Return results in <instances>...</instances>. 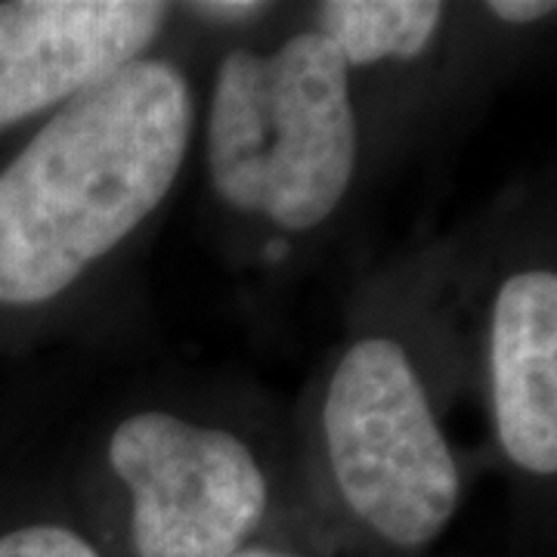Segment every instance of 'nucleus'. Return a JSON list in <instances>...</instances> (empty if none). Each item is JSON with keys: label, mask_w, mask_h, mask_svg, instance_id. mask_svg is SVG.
<instances>
[{"label": "nucleus", "mask_w": 557, "mask_h": 557, "mask_svg": "<svg viewBox=\"0 0 557 557\" xmlns=\"http://www.w3.org/2000/svg\"><path fill=\"white\" fill-rule=\"evenodd\" d=\"M208 161L223 199L285 230H310L344 199L357 164L347 62L319 32L276 53L220 62Z\"/></svg>", "instance_id": "obj_2"}, {"label": "nucleus", "mask_w": 557, "mask_h": 557, "mask_svg": "<svg viewBox=\"0 0 557 557\" xmlns=\"http://www.w3.org/2000/svg\"><path fill=\"white\" fill-rule=\"evenodd\" d=\"M0 557H100V552L65 527H25L0 536Z\"/></svg>", "instance_id": "obj_8"}, {"label": "nucleus", "mask_w": 557, "mask_h": 557, "mask_svg": "<svg viewBox=\"0 0 557 557\" xmlns=\"http://www.w3.org/2000/svg\"><path fill=\"white\" fill-rule=\"evenodd\" d=\"M322 421L341 496L375 533L418 548L446 530L458 468L397 341L366 338L344 354Z\"/></svg>", "instance_id": "obj_3"}, {"label": "nucleus", "mask_w": 557, "mask_h": 557, "mask_svg": "<svg viewBox=\"0 0 557 557\" xmlns=\"http://www.w3.org/2000/svg\"><path fill=\"white\" fill-rule=\"evenodd\" d=\"M490 13L496 20L523 25V22H536L552 16L555 13V3H545V0H493L490 3Z\"/></svg>", "instance_id": "obj_9"}, {"label": "nucleus", "mask_w": 557, "mask_h": 557, "mask_svg": "<svg viewBox=\"0 0 557 557\" xmlns=\"http://www.w3.org/2000/svg\"><path fill=\"white\" fill-rule=\"evenodd\" d=\"M164 16L156 0L0 3V131L137 62Z\"/></svg>", "instance_id": "obj_5"}, {"label": "nucleus", "mask_w": 557, "mask_h": 557, "mask_svg": "<svg viewBox=\"0 0 557 557\" xmlns=\"http://www.w3.org/2000/svg\"><path fill=\"white\" fill-rule=\"evenodd\" d=\"M443 7L434 0H329L319 7V35L347 65L412 60L437 32Z\"/></svg>", "instance_id": "obj_7"}, {"label": "nucleus", "mask_w": 557, "mask_h": 557, "mask_svg": "<svg viewBox=\"0 0 557 557\" xmlns=\"http://www.w3.org/2000/svg\"><path fill=\"white\" fill-rule=\"evenodd\" d=\"M189 13L205 16V20H220V22H245L251 16H258L267 10V3H248V0H218V3H189L186 7Z\"/></svg>", "instance_id": "obj_10"}, {"label": "nucleus", "mask_w": 557, "mask_h": 557, "mask_svg": "<svg viewBox=\"0 0 557 557\" xmlns=\"http://www.w3.org/2000/svg\"><path fill=\"white\" fill-rule=\"evenodd\" d=\"M230 557H295V555H285V552H270V548H242L236 555Z\"/></svg>", "instance_id": "obj_11"}, {"label": "nucleus", "mask_w": 557, "mask_h": 557, "mask_svg": "<svg viewBox=\"0 0 557 557\" xmlns=\"http://www.w3.org/2000/svg\"><path fill=\"white\" fill-rule=\"evenodd\" d=\"M498 440L530 474L557 471V278L511 276L496 298L490 335Z\"/></svg>", "instance_id": "obj_6"}, {"label": "nucleus", "mask_w": 557, "mask_h": 557, "mask_svg": "<svg viewBox=\"0 0 557 557\" xmlns=\"http://www.w3.org/2000/svg\"><path fill=\"white\" fill-rule=\"evenodd\" d=\"M193 137V90L137 60L81 90L0 174V304L57 298L171 193Z\"/></svg>", "instance_id": "obj_1"}, {"label": "nucleus", "mask_w": 557, "mask_h": 557, "mask_svg": "<svg viewBox=\"0 0 557 557\" xmlns=\"http://www.w3.org/2000/svg\"><path fill=\"white\" fill-rule=\"evenodd\" d=\"M109 461L134 496L139 557H230L267 511V480L226 431L168 412L121 421Z\"/></svg>", "instance_id": "obj_4"}]
</instances>
